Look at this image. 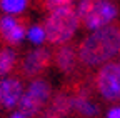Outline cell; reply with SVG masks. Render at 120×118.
<instances>
[{"instance_id":"1","label":"cell","mask_w":120,"mask_h":118,"mask_svg":"<svg viewBox=\"0 0 120 118\" xmlns=\"http://www.w3.org/2000/svg\"><path fill=\"white\" fill-rule=\"evenodd\" d=\"M120 53V25L110 23L94 30L79 45V60L87 67L109 63Z\"/></svg>"},{"instance_id":"2","label":"cell","mask_w":120,"mask_h":118,"mask_svg":"<svg viewBox=\"0 0 120 118\" xmlns=\"http://www.w3.org/2000/svg\"><path fill=\"white\" fill-rule=\"evenodd\" d=\"M79 25L80 18L73 7L50 12L43 23L45 38L50 45H65L79 30Z\"/></svg>"},{"instance_id":"3","label":"cell","mask_w":120,"mask_h":118,"mask_svg":"<svg viewBox=\"0 0 120 118\" xmlns=\"http://www.w3.org/2000/svg\"><path fill=\"white\" fill-rule=\"evenodd\" d=\"M75 10L80 22L90 30H98L110 25L118 13L110 0H80Z\"/></svg>"},{"instance_id":"4","label":"cell","mask_w":120,"mask_h":118,"mask_svg":"<svg viewBox=\"0 0 120 118\" xmlns=\"http://www.w3.org/2000/svg\"><path fill=\"white\" fill-rule=\"evenodd\" d=\"M50 95H52V88H50L49 82H45L42 78L30 82V85L23 92V97L19 103V111H22L28 118L35 116L42 110V107L47 103Z\"/></svg>"},{"instance_id":"5","label":"cell","mask_w":120,"mask_h":118,"mask_svg":"<svg viewBox=\"0 0 120 118\" xmlns=\"http://www.w3.org/2000/svg\"><path fill=\"white\" fill-rule=\"evenodd\" d=\"M95 85L105 100L118 101L120 100V63L109 62L102 65V68L97 73Z\"/></svg>"},{"instance_id":"6","label":"cell","mask_w":120,"mask_h":118,"mask_svg":"<svg viewBox=\"0 0 120 118\" xmlns=\"http://www.w3.org/2000/svg\"><path fill=\"white\" fill-rule=\"evenodd\" d=\"M53 60V57L49 50H45L42 47L32 50V52H28L23 58V62H22V70L25 75L28 77H37L40 75V73L43 70H47L49 65L52 63Z\"/></svg>"},{"instance_id":"7","label":"cell","mask_w":120,"mask_h":118,"mask_svg":"<svg viewBox=\"0 0 120 118\" xmlns=\"http://www.w3.org/2000/svg\"><path fill=\"white\" fill-rule=\"evenodd\" d=\"M23 85L15 77H5L0 80V101L5 108L19 107L23 97Z\"/></svg>"},{"instance_id":"8","label":"cell","mask_w":120,"mask_h":118,"mask_svg":"<svg viewBox=\"0 0 120 118\" xmlns=\"http://www.w3.org/2000/svg\"><path fill=\"white\" fill-rule=\"evenodd\" d=\"M0 37L8 45H19L27 37V30L20 20L12 15H4L0 17Z\"/></svg>"},{"instance_id":"9","label":"cell","mask_w":120,"mask_h":118,"mask_svg":"<svg viewBox=\"0 0 120 118\" xmlns=\"http://www.w3.org/2000/svg\"><path fill=\"white\" fill-rule=\"evenodd\" d=\"M79 62V52H75L72 45H62L55 53V65L62 73H72L77 68Z\"/></svg>"},{"instance_id":"10","label":"cell","mask_w":120,"mask_h":118,"mask_svg":"<svg viewBox=\"0 0 120 118\" xmlns=\"http://www.w3.org/2000/svg\"><path fill=\"white\" fill-rule=\"evenodd\" d=\"M72 110L77 111L80 116H85V118H92V116L98 115V107L88 97H85L82 93L72 97Z\"/></svg>"},{"instance_id":"11","label":"cell","mask_w":120,"mask_h":118,"mask_svg":"<svg viewBox=\"0 0 120 118\" xmlns=\"http://www.w3.org/2000/svg\"><path fill=\"white\" fill-rule=\"evenodd\" d=\"M15 63H17V55L10 48L0 50V78H4L5 75L13 70Z\"/></svg>"},{"instance_id":"12","label":"cell","mask_w":120,"mask_h":118,"mask_svg":"<svg viewBox=\"0 0 120 118\" xmlns=\"http://www.w3.org/2000/svg\"><path fill=\"white\" fill-rule=\"evenodd\" d=\"M28 7V0H0V10L5 15H19Z\"/></svg>"},{"instance_id":"13","label":"cell","mask_w":120,"mask_h":118,"mask_svg":"<svg viewBox=\"0 0 120 118\" xmlns=\"http://www.w3.org/2000/svg\"><path fill=\"white\" fill-rule=\"evenodd\" d=\"M27 38H28V42L32 43V45H37V47H40L43 42H47L43 25H32L27 30Z\"/></svg>"},{"instance_id":"14","label":"cell","mask_w":120,"mask_h":118,"mask_svg":"<svg viewBox=\"0 0 120 118\" xmlns=\"http://www.w3.org/2000/svg\"><path fill=\"white\" fill-rule=\"evenodd\" d=\"M72 4H73V0H45V7H47L49 12L68 8V7H72Z\"/></svg>"},{"instance_id":"15","label":"cell","mask_w":120,"mask_h":118,"mask_svg":"<svg viewBox=\"0 0 120 118\" xmlns=\"http://www.w3.org/2000/svg\"><path fill=\"white\" fill-rule=\"evenodd\" d=\"M107 118H120V107H113L109 110Z\"/></svg>"},{"instance_id":"16","label":"cell","mask_w":120,"mask_h":118,"mask_svg":"<svg viewBox=\"0 0 120 118\" xmlns=\"http://www.w3.org/2000/svg\"><path fill=\"white\" fill-rule=\"evenodd\" d=\"M10 118H28L27 115H23L22 111H13L12 115H10Z\"/></svg>"},{"instance_id":"17","label":"cell","mask_w":120,"mask_h":118,"mask_svg":"<svg viewBox=\"0 0 120 118\" xmlns=\"http://www.w3.org/2000/svg\"><path fill=\"white\" fill-rule=\"evenodd\" d=\"M0 105H2V101H0Z\"/></svg>"},{"instance_id":"18","label":"cell","mask_w":120,"mask_h":118,"mask_svg":"<svg viewBox=\"0 0 120 118\" xmlns=\"http://www.w3.org/2000/svg\"><path fill=\"white\" fill-rule=\"evenodd\" d=\"M118 63H120V62H118Z\"/></svg>"}]
</instances>
